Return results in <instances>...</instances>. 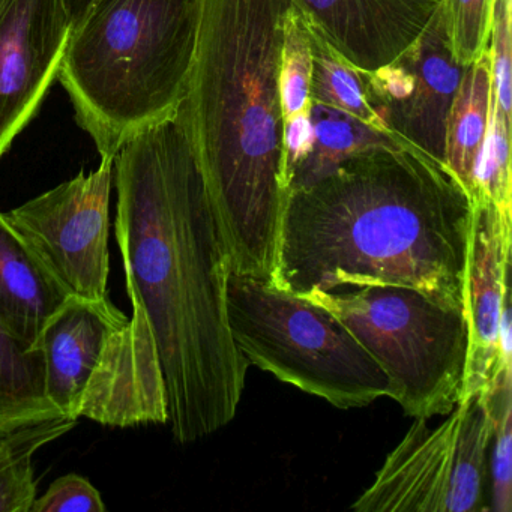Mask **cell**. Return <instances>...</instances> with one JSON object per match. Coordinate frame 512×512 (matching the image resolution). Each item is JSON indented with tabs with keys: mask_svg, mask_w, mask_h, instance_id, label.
<instances>
[{
	"mask_svg": "<svg viewBox=\"0 0 512 512\" xmlns=\"http://www.w3.org/2000/svg\"><path fill=\"white\" fill-rule=\"evenodd\" d=\"M115 239L127 293L157 341L173 439L193 443L235 419L248 362L227 316L229 245L178 113L113 161Z\"/></svg>",
	"mask_w": 512,
	"mask_h": 512,
	"instance_id": "obj_1",
	"label": "cell"
},
{
	"mask_svg": "<svg viewBox=\"0 0 512 512\" xmlns=\"http://www.w3.org/2000/svg\"><path fill=\"white\" fill-rule=\"evenodd\" d=\"M472 214L445 161L406 142L362 149L289 190L271 283L298 296L409 287L464 310Z\"/></svg>",
	"mask_w": 512,
	"mask_h": 512,
	"instance_id": "obj_2",
	"label": "cell"
},
{
	"mask_svg": "<svg viewBox=\"0 0 512 512\" xmlns=\"http://www.w3.org/2000/svg\"><path fill=\"white\" fill-rule=\"evenodd\" d=\"M292 0H202L181 104L232 256V272L271 283L289 191L280 59Z\"/></svg>",
	"mask_w": 512,
	"mask_h": 512,
	"instance_id": "obj_3",
	"label": "cell"
},
{
	"mask_svg": "<svg viewBox=\"0 0 512 512\" xmlns=\"http://www.w3.org/2000/svg\"><path fill=\"white\" fill-rule=\"evenodd\" d=\"M202 0H92L71 25L58 80L101 160L178 113Z\"/></svg>",
	"mask_w": 512,
	"mask_h": 512,
	"instance_id": "obj_4",
	"label": "cell"
},
{
	"mask_svg": "<svg viewBox=\"0 0 512 512\" xmlns=\"http://www.w3.org/2000/svg\"><path fill=\"white\" fill-rule=\"evenodd\" d=\"M133 314L107 296L70 295L32 349L43 355L46 391L67 419L106 427L167 424L166 383L151 322L136 296Z\"/></svg>",
	"mask_w": 512,
	"mask_h": 512,
	"instance_id": "obj_5",
	"label": "cell"
},
{
	"mask_svg": "<svg viewBox=\"0 0 512 512\" xmlns=\"http://www.w3.org/2000/svg\"><path fill=\"white\" fill-rule=\"evenodd\" d=\"M230 332L248 365L338 409L388 397L376 359L328 311L269 281L230 272Z\"/></svg>",
	"mask_w": 512,
	"mask_h": 512,
	"instance_id": "obj_6",
	"label": "cell"
},
{
	"mask_svg": "<svg viewBox=\"0 0 512 512\" xmlns=\"http://www.w3.org/2000/svg\"><path fill=\"white\" fill-rule=\"evenodd\" d=\"M301 296L337 317L376 359L388 377V397L407 416H445L463 400L470 350L464 310L400 286Z\"/></svg>",
	"mask_w": 512,
	"mask_h": 512,
	"instance_id": "obj_7",
	"label": "cell"
},
{
	"mask_svg": "<svg viewBox=\"0 0 512 512\" xmlns=\"http://www.w3.org/2000/svg\"><path fill=\"white\" fill-rule=\"evenodd\" d=\"M437 427L415 418L389 452L356 512L487 511L493 415L487 397H467Z\"/></svg>",
	"mask_w": 512,
	"mask_h": 512,
	"instance_id": "obj_8",
	"label": "cell"
},
{
	"mask_svg": "<svg viewBox=\"0 0 512 512\" xmlns=\"http://www.w3.org/2000/svg\"><path fill=\"white\" fill-rule=\"evenodd\" d=\"M113 161L5 212L53 277L85 298L107 296Z\"/></svg>",
	"mask_w": 512,
	"mask_h": 512,
	"instance_id": "obj_9",
	"label": "cell"
},
{
	"mask_svg": "<svg viewBox=\"0 0 512 512\" xmlns=\"http://www.w3.org/2000/svg\"><path fill=\"white\" fill-rule=\"evenodd\" d=\"M464 68L455 62L439 7L424 34L392 64L364 74L367 100L386 131L445 161V127Z\"/></svg>",
	"mask_w": 512,
	"mask_h": 512,
	"instance_id": "obj_10",
	"label": "cell"
},
{
	"mask_svg": "<svg viewBox=\"0 0 512 512\" xmlns=\"http://www.w3.org/2000/svg\"><path fill=\"white\" fill-rule=\"evenodd\" d=\"M472 229L464 274V313L470 350L464 397H485L511 364L508 272L512 209L473 193Z\"/></svg>",
	"mask_w": 512,
	"mask_h": 512,
	"instance_id": "obj_11",
	"label": "cell"
},
{
	"mask_svg": "<svg viewBox=\"0 0 512 512\" xmlns=\"http://www.w3.org/2000/svg\"><path fill=\"white\" fill-rule=\"evenodd\" d=\"M70 29L64 0H0V158L58 79Z\"/></svg>",
	"mask_w": 512,
	"mask_h": 512,
	"instance_id": "obj_12",
	"label": "cell"
},
{
	"mask_svg": "<svg viewBox=\"0 0 512 512\" xmlns=\"http://www.w3.org/2000/svg\"><path fill=\"white\" fill-rule=\"evenodd\" d=\"M299 16L341 59L370 74L400 58L442 0H292Z\"/></svg>",
	"mask_w": 512,
	"mask_h": 512,
	"instance_id": "obj_13",
	"label": "cell"
},
{
	"mask_svg": "<svg viewBox=\"0 0 512 512\" xmlns=\"http://www.w3.org/2000/svg\"><path fill=\"white\" fill-rule=\"evenodd\" d=\"M70 295L0 212V329L32 349Z\"/></svg>",
	"mask_w": 512,
	"mask_h": 512,
	"instance_id": "obj_14",
	"label": "cell"
},
{
	"mask_svg": "<svg viewBox=\"0 0 512 512\" xmlns=\"http://www.w3.org/2000/svg\"><path fill=\"white\" fill-rule=\"evenodd\" d=\"M490 49L464 68L445 127V163L472 194L476 160L490 118Z\"/></svg>",
	"mask_w": 512,
	"mask_h": 512,
	"instance_id": "obj_15",
	"label": "cell"
},
{
	"mask_svg": "<svg viewBox=\"0 0 512 512\" xmlns=\"http://www.w3.org/2000/svg\"><path fill=\"white\" fill-rule=\"evenodd\" d=\"M56 418L64 416L47 395L40 350L0 329V434Z\"/></svg>",
	"mask_w": 512,
	"mask_h": 512,
	"instance_id": "obj_16",
	"label": "cell"
},
{
	"mask_svg": "<svg viewBox=\"0 0 512 512\" xmlns=\"http://www.w3.org/2000/svg\"><path fill=\"white\" fill-rule=\"evenodd\" d=\"M310 119L313 125V142L305 157L290 169L289 190L319 181L332 172L344 158L362 149L403 142L392 134L362 124L347 113L311 100Z\"/></svg>",
	"mask_w": 512,
	"mask_h": 512,
	"instance_id": "obj_17",
	"label": "cell"
},
{
	"mask_svg": "<svg viewBox=\"0 0 512 512\" xmlns=\"http://www.w3.org/2000/svg\"><path fill=\"white\" fill-rule=\"evenodd\" d=\"M308 34L313 55L310 100L347 113L374 130L388 133L382 119L368 103L361 71L341 59L319 35L310 29Z\"/></svg>",
	"mask_w": 512,
	"mask_h": 512,
	"instance_id": "obj_18",
	"label": "cell"
},
{
	"mask_svg": "<svg viewBox=\"0 0 512 512\" xmlns=\"http://www.w3.org/2000/svg\"><path fill=\"white\" fill-rule=\"evenodd\" d=\"M493 415L490 487L494 512L512 511V364L500 374L490 394L485 395Z\"/></svg>",
	"mask_w": 512,
	"mask_h": 512,
	"instance_id": "obj_19",
	"label": "cell"
},
{
	"mask_svg": "<svg viewBox=\"0 0 512 512\" xmlns=\"http://www.w3.org/2000/svg\"><path fill=\"white\" fill-rule=\"evenodd\" d=\"M511 119L500 109L491 86L490 118L484 142L476 160L473 175V193L490 197L500 208L512 209L511 163Z\"/></svg>",
	"mask_w": 512,
	"mask_h": 512,
	"instance_id": "obj_20",
	"label": "cell"
},
{
	"mask_svg": "<svg viewBox=\"0 0 512 512\" xmlns=\"http://www.w3.org/2000/svg\"><path fill=\"white\" fill-rule=\"evenodd\" d=\"M311 73L313 55L310 34L292 4L284 23L280 59V98L284 121L310 106Z\"/></svg>",
	"mask_w": 512,
	"mask_h": 512,
	"instance_id": "obj_21",
	"label": "cell"
},
{
	"mask_svg": "<svg viewBox=\"0 0 512 512\" xmlns=\"http://www.w3.org/2000/svg\"><path fill=\"white\" fill-rule=\"evenodd\" d=\"M440 8L455 62L469 67L490 49L494 0H442Z\"/></svg>",
	"mask_w": 512,
	"mask_h": 512,
	"instance_id": "obj_22",
	"label": "cell"
},
{
	"mask_svg": "<svg viewBox=\"0 0 512 512\" xmlns=\"http://www.w3.org/2000/svg\"><path fill=\"white\" fill-rule=\"evenodd\" d=\"M98 488L85 476L68 473L56 479L49 490L35 499L31 512H106Z\"/></svg>",
	"mask_w": 512,
	"mask_h": 512,
	"instance_id": "obj_23",
	"label": "cell"
},
{
	"mask_svg": "<svg viewBox=\"0 0 512 512\" xmlns=\"http://www.w3.org/2000/svg\"><path fill=\"white\" fill-rule=\"evenodd\" d=\"M76 427V419L56 418L0 434V473L22 458L34 457L35 452Z\"/></svg>",
	"mask_w": 512,
	"mask_h": 512,
	"instance_id": "obj_24",
	"label": "cell"
},
{
	"mask_svg": "<svg viewBox=\"0 0 512 512\" xmlns=\"http://www.w3.org/2000/svg\"><path fill=\"white\" fill-rule=\"evenodd\" d=\"M37 490L32 457L16 461L0 473V512H31Z\"/></svg>",
	"mask_w": 512,
	"mask_h": 512,
	"instance_id": "obj_25",
	"label": "cell"
},
{
	"mask_svg": "<svg viewBox=\"0 0 512 512\" xmlns=\"http://www.w3.org/2000/svg\"><path fill=\"white\" fill-rule=\"evenodd\" d=\"M313 142V125L310 119V106L298 115L284 121V148H286L287 178L290 169L305 157Z\"/></svg>",
	"mask_w": 512,
	"mask_h": 512,
	"instance_id": "obj_26",
	"label": "cell"
},
{
	"mask_svg": "<svg viewBox=\"0 0 512 512\" xmlns=\"http://www.w3.org/2000/svg\"><path fill=\"white\" fill-rule=\"evenodd\" d=\"M91 2L92 0H64L65 10H67L71 25H74L83 16Z\"/></svg>",
	"mask_w": 512,
	"mask_h": 512,
	"instance_id": "obj_27",
	"label": "cell"
}]
</instances>
